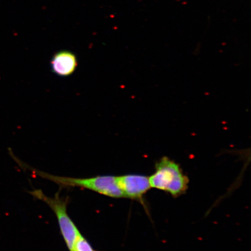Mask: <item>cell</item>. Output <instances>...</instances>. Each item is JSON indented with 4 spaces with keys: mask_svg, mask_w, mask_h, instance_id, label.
<instances>
[{
    "mask_svg": "<svg viewBox=\"0 0 251 251\" xmlns=\"http://www.w3.org/2000/svg\"><path fill=\"white\" fill-rule=\"evenodd\" d=\"M29 169L39 176L49 180L61 187H77L86 188L102 195L114 199L124 198L117 183V176H98L90 178H74L58 176L46 174L32 168Z\"/></svg>",
    "mask_w": 251,
    "mask_h": 251,
    "instance_id": "obj_1",
    "label": "cell"
},
{
    "mask_svg": "<svg viewBox=\"0 0 251 251\" xmlns=\"http://www.w3.org/2000/svg\"><path fill=\"white\" fill-rule=\"evenodd\" d=\"M151 187L165 191L177 197L186 193L188 178L179 165L167 157L157 163L155 171L149 177Z\"/></svg>",
    "mask_w": 251,
    "mask_h": 251,
    "instance_id": "obj_2",
    "label": "cell"
},
{
    "mask_svg": "<svg viewBox=\"0 0 251 251\" xmlns=\"http://www.w3.org/2000/svg\"><path fill=\"white\" fill-rule=\"evenodd\" d=\"M30 194L46 203L54 211L63 238L69 250L71 251L80 233L68 214V200L60 197L58 194H56L54 197H47L40 190L31 191Z\"/></svg>",
    "mask_w": 251,
    "mask_h": 251,
    "instance_id": "obj_3",
    "label": "cell"
},
{
    "mask_svg": "<svg viewBox=\"0 0 251 251\" xmlns=\"http://www.w3.org/2000/svg\"><path fill=\"white\" fill-rule=\"evenodd\" d=\"M117 183L124 198L141 200L151 188L149 177L141 175H125L117 176Z\"/></svg>",
    "mask_w": 251,
    "mask_h": 251,
    "instance_id": "obj_4",
    "label": "cell"
},
{
    "mask_svg": "<svg viewBox=\"0 0 251 251\" xmlns=\"http://www.w3.org/2000/svg\"><path fill=\"white\" fill-rule=\"evenodd\" d=\"M50 66L53 73L57 76H70L76 70L77 59L74 52L68 50H62L53 55Z\"/></svg>",
    "mask_w": 251,
    "mask_h": 251,
    "instance_id": "obj_5",
    "label": "cell"
},
{
    "mask_svg": "<svg viewBox=\"0 0 251 251\" xmlns=\"http://www.w3.org/2000/svg\"><path fill=\"white\" fill-rule=\"evenodd\" d=\"M70 251H96L85 237L81 234L75 241L73 247Z\"/></svg>",
    "mask_w": 251,
    "mask_h": 251,
    "instance_id": "obj_6",
    "label": "cell"
}]
</instances>
